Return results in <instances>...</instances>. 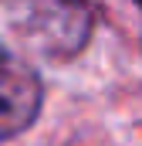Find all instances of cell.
<instances>
[{"label":"cell","instance_id":"1","mask_svg":"<svg viewBox=\"0 0 142 146\" xmlns=\"http://www.w3.org/2000/svg\"><path fill=\"white\" fill-rule=\"evenodd\" d=\"M0 17L41 58H74L91 34L88 0H0Z\"/></svg>","mask_w":142,"mask_h":146},{"label":"cell","instance_id":"3","mask_svg":"<svg viewBox=\"0 0 142 146\" xmlns=\"http://www.w3.org/2000/svg\"><path fill=\"white\" fill-rule=\"evenodd\" d=\"M0 54H3V51H0Z\"/></svg>","mask_w":142,"mask_h":146},{"label":"cell","instance_id":"2","mask_svg":"<svg viewBox=\"0 0 142 146\" xmlns=\"http://www.w3.org/2000/svg\"><path fill=\"white\" fill-rule=\"evenodd\" d=\"M41 78L20 58L0 54V139L24 133L41 112Z\"/></svg>","mask_w":142,"mask_h":146}]
</instances>
